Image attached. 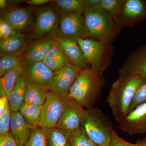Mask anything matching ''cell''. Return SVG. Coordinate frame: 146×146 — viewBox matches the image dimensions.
I'll return each mask as SVG.
<instances>
[{"mask_svg":"<svg viewBox=\"0 0 146 146\" xmlns=\"http://www.w3.org/2000/svg\"><path fill=\"white\" fill-rule=\"evenodd\" d=\"M43 62L54 72L70 63L66 58L57 42L50 50Z\"/></svg>","mask_w":146,"mask_h":146,"instance_id":"cell-22","label":"cell"},{"mask_svg":"<svg viewBox=\"0 0 146 146\" xmlns=\"http://www.w3.org/2000/svg\"><path fill=\"white\" fill-rule=\"evenodd\" d=\"M32 126L27 123L19 111L12 112L10 129L16 143L25 146L31 133Z\"/></svg>","mask_w":146,"mask_h":146,"instance_id":"cell-19","label":"cell"},{"mask_svg":"<svg viewBox=\"0 0 146 146\" xmlns=\"http://www.w3.org/2000/svg\"><path fill=\"white\" fill-rule=\"evenodd\" d=\"M86 110L74 100L61 116L56 128L70 135L81 129L82 123Z\"/></svg>","mask_w":146,"mask_h":146,"instance_id":"cell-13","label":"cell"},{"mask_svg":"<svg viewBox=\"0 0 146 146\" xmlns=\"http://www.w3.org/2000/svg\"><path fill=\"white\" fill-rule=\"evenodd\" d=\"M123 1V0H101L98 7L107 11L117 22L118 15Z\"/></svg>","mask_w":146,"mask_h":146,"instance_id":"cell-29","label":"cell"},{"mask_svg":"<svg viewBox=\"0 0 146 146\" xmlns=\"http://www.w3.org/2000/svg\"><path fill=\"white\" fill-rule=\"evenodd\" d=\"M146 103V76L143 77L129 108V112L139 105Z\"/></svg>","mask_w":146,"mask_h":146,"instance_id":"cell-31","label":"cell"},{"mask_svg":"<svg viewBox=\"0 0 146 146\" xmlns=\"http://www.w3.org/2000/svg\"><path fill=\"white\" fill-rule=\"evenodd\" d=\"M74 100L69 95L62 96L50 91L42 108L39 126L45 129L56 127L61 116Z\"/></svg>","mask_w":146,"mask_h":146,"instance_id":"cell-7","label":"cell"},{"mask_svg":"<svg viewBox=\"0 0 146 146\" xmlns=\"http://www.w3.org/2000/svg\"><path fill=\"white\" fill-rule=\"evenodd\" d=\"M118 123L120 129L130 135L145 133L146 103L139 105Z\"/></svg>","mask_w":146,"mask_h":146,"instance_id":"cell-14","label":"cell"},{"mask_svg":"<svg viewBox=\"0 0 146 146\" xmlns=\"http://www.w3.org/2000/svg\"><path fill=\"white\" fill-rule=\"evenodd\" d=\"M81 71V69L69 63L54 72L50 91L62 96L69 95L71 87Z\"/></svg>","mask_w":146,"mask_h":146,"instance_id":"cell-11","label":"cell"},{"mask_svg":"<svg viewBox=\"0 0 146 146\" xmlns=\"http://www.w3.org/2000/svg\"><path fill=\"white\" fill-rule=\"evenodd\" d=\"M101 0H82V5L84 9L98 6Z\"/></svg>","mask_w":146,"mask_h":146,"instance_id":"cell-37","label":"cell"},{"mask_svg":"<svg viewBox=\"0 0 146 146\" xmlns=\"http://www.w3.org/2000/svg\"><path fill=\"white\" fill-rule=\"evenodd\" d=\"M56 39L69 62L82 70L89 68L84 54L76 41L60 38Z\"/></svg>","mask_w":146,"mask_h":146,"instance_id":"cell-17","label":"cell"},{"mask_svg":"<svg viewBox=\"0 0 146 146\" xmlns=\"http://www.w3.org/2000/svg\"><path fill=\"white\" fill-rule=\"evenodd\" d=\"M7 5V1L5 0H0V7L1 9L5 8Z\"/></svg>","mask_w":146,"mask_h":146,"instance_id":"cell-39","label":"cell"},{"mask_svg":"<svg viewBox=\"0 0 146 146\" xmlns=\"http://www.w3.org/2000/svg\"><path fill=\"white\" fill-rule=\"evenodd\" d=\"M106 79L91 68L82 70L70 90V96L83 107L90 108L100 99Z\"/></svg>","mask_w":146,"mask_h":146,"instance_id":"cell-1","label":"cell"},{"mask_svg":"<svg viewBox=\"0 0 146 146\" xmlns=\"http://www.w3.org/2000/svg\"><path fill=\"white\" fill-rule=\"evenodd\" d=\"M23 57L6 55L1 56L0 58V76H2L6 73L19 65H22Z\"/></svg>","mask_w":146,"mask_h":146,"instance_id":"cell-28","label":"cell"},{"mask_svg":"<svg viewBox=\"0 0 146 146\" xmlns=\"http://www.w3.org/2000/svg\"><path fill=\"white\" fill-rule=\"evenodd\" d=\"M110 146H138V145L137 144H131L125 141L122 138L118 136L117 133L114 130L112 133Z\"/></svg>","mask_w":146,"mask_h":146,"instance_id":"cell-35","label":"cell"},{"mask_svg":"<svg viewBox=\"0 0 146 146\" xmlns=\"http://www.w3.org/2000/svg\"><path fill=\"white\" fill-rule=\"evenodd\" d=\"M22 73L21 65L9 71L1 77L0 79V96H8L13 89L17 80Z\"/></svg>","mask_w":146,"mask_h":146,"instance_id":"cell-23","label":"cell"},{"mask_svg":"<svg viewBox=\"0 0 146 146\" xmlns=\"http://www.w3.org/2000/svg\"><path fill=\"white\" fill-rule=\"evenodd\" d=\"M16 146H25L22 145H19V144H16Z\"/></svg>","mask_w":146,"mask_h":146,"instance_id":"cell-41","label":"cell"},{"mask_svg":"<svg viewBox=\"0 0 146 146\" xmlns=\"http://www.w3.org/2000/svg\"><path fill=\"white\" fill-rule=\"evenodd\" d=\"M11 26L2 19L0 20V40L17 34Z\"/></svg>","mask_w":146,"mask_h":146,"instance_id":"cell-33","label":"cell"},{"mask_svg":"<svg viewBox=\"0 0 146 146\" xmlns=\"http://www.w3.org/2000/svg\"><path fill=\"white\" fill-rule=\"evenodd\" d=\"M83 16L90 39L112 43L121 28L110 14L98 6L84 9Z\"/></svg>","mask_w":146,"mask_h":146,"instance_id":"cell-3","label":"cell"},{"mask_svg":"<svg viewBox=\"0 0 146 146\" xmlns=\"http://www.w3.org/2000/svg\"><path fill=\"white\" fill-rule=\"evenodd\" d=\"M25 146H47L46 129L32 126L31 134Z\"/></svg>","mask_w":146,"mask_h":146,"instance_id":"cell-27","label":"cell"},{"mask_svg":"<svg viewBox=\"0 0 146 146\" xmlns=\"http://www.w3.org/2000/svg\"><path fill=\"white\" fill-rule=\"evenodd\" d=\"M54 2L60 15L73 13L83 14L84 12L82 0H56Z\"/></svg>","mask_w":146,"mask_h":146,"instance_id":"cell-26","label":"cell"},{"mask_svg":"<svg viewBox=\"0 0 146 146\" xmlns=\"http://www.w3.org/2000/svg\"><path fill=\"white\" fill-rule=\"evenodd\" d=\"M15 138L11 132L0 135V146H16Z\"/></svg>","mask_w":146,"mask_h":146,"instance_id":"cell-34","label":"cell"},{"mask_svg":"<svg viewBox=\"0 0 146 146\" xmlns=\"http://www.w3.org/2000/svg\"><path fill=\"white\" fill-rule=\"evenodd\" d=\"M12 111L9 105L5 112L0 116V135L9 132Z\"/></svg>","mask_w":146,"mask_h":146,"instance_id":"cell-32","label":"cell"},{"mask_svg":"<svg viewBox=\"0 0 146 146\" xmlns=\"http://www.w3.org/2000/svg\"><path fill=\"white\" fill-rule=\"evenodd\" d=\"M46 129L47 146H71L69 133L56 127Z\"/></svg>","mask_w":146,"mask_h":146,"instance_id":"cell-25","label":"cell"},{"mask_svg":"<svg viewBox=\"0 0 146 146\" xmlns=\"http://www.w3.org/2000/svg\"><path fill=\"white\" fill-rule=\"evenodd\" d=\"M42 108L24 102L20 107L19 112L28 124L33 126H38L41 120Z\"/></svg>","mask_w":146,"mask_h":146,"instance_id":"cell-24","label":"cell"},{"mask_svg":"<svg viewBox=\"0 0 146 146\" xmlns=\"http://www.w3.org/2000/svg\"><path fill=\"white\" fill-rule=\"evenodd\" d=\"M56 42L55 37L52 36L33 40L29 43L23 56V59L29 62H43Z\"/></svg>","mask_w":146,"mask_h":146,"instance_id":"cell-16","label":"cell"},{"mask_svg":"<svg viewBox=\"0 0 146 146\" xmlns=\"http://www.w3.org/2000/svg\"><path fill=\"white\" fill-rule=\"evenodd\" d=\"M27 84L26 79L21 74L7 96L12 112L18 111L22 105L25 102V94Z\"/></svg>","mask_w":146,"mask_h":146,"instance_id":"cell-20","label":"cell"},{"mask_svg":"<svg viewBox=\"0 0 146 146\" xmlns=\"http://www.w3.org/2000/svg\"><path fill=\"white\" fill-rule=\"evenodd\" d=\"M27 82L25 102L42 107L46 101L48 90L34 82Z\"/></svg>","mask_w":146,"mask_h":146,"instance_id":"cell-21","label":"cell"},{"mask_svg":"<svg viewBox=\"0 0 146 146\" xmlns=\"http://www.w3.org/2000/svg\"><path fill=\"white\" fill-rule=\"evenodd\" d=\"M21 75L27 80L37 84L50 91L54 72L43 62H33L23 60Z\"/></svg>","mask_w":146,"mask_h":146,"instance_id":"cell-10","label":"cell"},{"mask_svg":"<svg viewBox=\"0 0 146 146\" xmlns=\"http://www.w3.org/2000/svg\"><path fill=\"white\" fill-rule=\"evenodd\" d=\"M76 40L89 38L82 14L78 13L60 15L56 38Z\"/></svg>","mask_w":146,"mask_h":146,"instance_id":"cell-8","label":"cell"},{"mask_svg":"<svg viewBox=\"0 0 146 146\" xmlns=\"http://www.w3.org/2000/svg\"><path fill=\"white\" fill-rule=\"evenodd\" d=\"M1 19L11 26L17 33L31 32L34 26V10L31 7L11 9L1 13Z\"/></svg>","mask_w":146,"mask_h":146,"instance_id":"cell-9","label":"cell"},{"mask_svg":"<svg viewBox=\"0 0 146 146\" xmlns=\"http://www.w3.org/2000/svg\"><path fill=\"white\" fill-rule=\"evenodd\" d=\"M110 146V145H109V146Z\"/></svg>","mask_w":146,"mask_h":146,"instance_id":"cell-42","label":"cell"},{"mask_svg":"<svg viewBox=\"0 0 146 146\" xmlns=\"http://www.w3.org/2000/svg\"><path fill=\"white\" fill-rule=\"evenodd\" d=\"M29 37L25 35L17 33L0 41L1 56L14 55L23 57L29 43Z\"/></svg>","mask_w":146,"mask_h":146,"instance_id":"cell-18","label":"cell"},{"mask_svg":"<svg viewBox=\"0 0 146 146\" xmlns=\"http://www.w3.org/2000/svg\"><path fill=\"white\" fill-rule=\"evenodd\" d=\"M91 68L102 74L111 64L113 54L111 43L99 42L90 38L77 40Z\"/></svg>","mask_w":146,"mask_h":146,"instance_id":"cell-5","label":"cell"},{"mask_svg":"<svg viewBox=\"0 0 146 146\" xmlns=\"http://www.w3.org/2000/svg\"><path fill=\"white\" fill-rule=\"evenodd\" d=\"M71 146H98L95 144L82 129L70 135Z\"/></svg>","mask_w":146,"mask_h":146,"instance_id":"cell-30","label":"cell"},{"mask_svg":"<svg viewBox=\"0 0 146 146\" xmlns=\"http://www.w3.org/2000/svg\"><path fill=\"white\" fill-rule=\"evenodd\" d=\"M51 1H52L50 0H29L27 1V3L30 5L40 6L46 4Z\"/></svg>","mask_w":146,"mask_h":146,"instance_id":"cell-38","label":"cell"},{"mask_svg":"<svg viewBox=\"0 0 146 146\" xmlns=\"http://www.w3.org/2000/svg\"><path fill=\"white\" fill-rule=\"evenodd\" d=\"M8 97L3 96L0 98V116L2 115L6 110L9 105Z\"/></svg>","mask_w":146,"mask_h":146,"instance_id":"cell-36","label":"cell"},{"mask_svg":"<svg viewBox=\"0 0 146 146\" xmlns=\"http://www.w3.org/2000/svg\"><path fill=\"white\" fill-rule=\"evenodd\" d=\"M81 129L97 145H110L114 130L112 123L100 109L92 108L86 110Z\"/></svg>","mask_w":146,"mask_h":146,"instance_id":"cell-4","label":"cell"},{"mask_svg":"<svg viewBox=\"0 0 146 146\" xmlns=\"http://www.w3.org/2000/svg\"><path fill=\"white\" fill-rule=\"evenodd\" d=\"M146 19V1L124 0L117 19L120 27Z\"/></svg>","mask_w":146,"mask_h":146,"instance_id":"cell-12","label":"cell"},{"mask_svg":"<svg viewBox=\"0 0 146 146\" xmlns=\"http://www.w3.org/2000/svg\"><path fill=\"white\" fill-rule=\"evenodd\" d=\"M137 145L138 146H146V141L139 142Z\"/></svg>","mask_w":146,"mask_h":146,"instance_id":"cell-40","label":"cell"},{"mask_svg":"<svg viewBox=\"0 0 146 146\" xmlns=\"http://www.w3.org/2000/svg\"><path fill=\"white\" fill-rule=\"evenodd\" d=\"M143 77L119 76L112 84L107 101L115 120L119 121L129 113V108Z\"/></svg>","mask_w":146,"mask_h":146,"instance_id":"cell-2","label":"cell"},{"mask_svg":"<svg viewBox=\"0 0 146 146\" xmlns=\"http://www.w3.org/2000/svg\"><path fill=\"white\" fill-rule=\"evenodd\" d=\"M119 73V76H146V44L129 55Z\"/></svg>","mask_w":146,"mask_h":146,"instance_id":"cell-15","label":"cell"},{"mask_svg":"<svg viewBox=\"0 0 146 146\" xmlns=\"http://www.w3.org/2000/svg\"><path fill=\"white\" fill-rule=\"evenodd\" d=\"M60 15L52 5L36 7L34 9V26L29 39L33 41L48 36H56Z\"/></svg>","mask_w":146,"mask_h":146,"instance_id":"cell-6","label":"cell"}]
</instances>
